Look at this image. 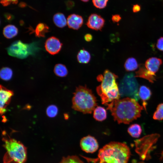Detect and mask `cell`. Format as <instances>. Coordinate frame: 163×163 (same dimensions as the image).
I'll list each match as a JSON object with an SVG mask.
<instances>
[{
    "instance_id": "6da1fadb",
    "label": "cell",
    "mask_w": 163,
    "mask_h": 163,
    "mask_svg": "<svg viewBox=\"0 0 163 163\" xmlns=\"http://www.w3.org/2000/svg\"><path fill=\"white\" fill-rule=\"evenodd\" d=\"M118 123L129 124L141 116L143 107L134 99L126 97L105 104Z\"/></svg>"
},
{
    "instance_id": "7a4b0ae2",
    "label": "cell",
    "mask_w": 163,
    "mask_h": 163,
    "mask_svg": "<svg viewBox=\"0 0 163 163\" xmlns=\"http://www.w3.org/2000/svg\"><path fill=\"white\" fill-rule=\"evenodd\" d=\"M130 155V149L126 144L112 142L99 150L96 158L82 156L93 163H127Z\"/></svg>"
},
{
    "instance_id": "3957f363",
    "label": "cell",
    "mask_w": 163,
    "mask_h": 163,
    "mask_svg": "<svg viewBox=\"0 0 163 163\" xmlns=\"http://www.w3.org/2000/svg\"><path fill=\"white\" fill-rule=\"evenodd\" d=\"M118 76L108 69L103 75H100L97 78L101 84L96 88V91L100 96L102 103L106 104L120 99V94L119 86L116 82Z\"/></svg>"
},
{
    "instance_id": "277c9868",
    "label": "cell",
    "mask_w": 163,
    "mask_h": 163,
    "mask_svg": "<svg viewBox=\"0 0 163 163\" xmlns=\"http://www.w3.org/2000/svg\"><path fill=\"white\" fill-rule=\"evenodd\" d=\"M72 108L84 114L91 113L97 106L96 97L92 91L86 86H79L73 93Z\"/></svg>"
},
{
    "instance_id": "5b68a950",
    "label": "cell",
    "mask_w": 163,
    "mask_h": 163,
    "mask_svg": "<svg viewBox=\"0 0 163 163\" xmlns=\"http://www.w3.org/2000/svg\"><path fill=\"white\" fill-rule=\"evenodd\" d=\"M3 146L6 150L3 163H25L27 158L26 147L21 142L11 138L3 137Z\"/></svg>"
},
{
    "instance_id": "8992f818",
    "label": "cell",
    "mask_w": 163,
    "mask_h": 163,
    "mask_svg": "<svg viewBox=\"0 0 163 163\" xmlns=\"http://www.w3.org/2000/svg\"><path fill=\"white\" fill-rule=\"evenodd\" d=\"M40 49L38 42L27 43L20 40L14 41L6 48L8 55L20 59H25L30 55H34Z\"/></svg>"
},
{
    "instance_id": "52a82bcc",
    "label": "cell",
    "mask_w": 163,
    "mask_h": 163,
    "mask_svg": "<svg viewBox=\"0 0 163 163\" xmlns=\"http://www.w3.org/2000/svg\"><path fill=\"white\" fill-rule=\"evenodd\" d=\"M135 77L132 73L126 74L120 81L118 86L121 96L133 98L137 101L139 99V84Z\"/></svg>"
},
{
    "instance_id": "ba28073f",
    "label": "cell",
    "mask_w": 163,
    "mask_h": 163,
    "mask_svg": "<svg viewBox=\"0 0 163 163\" xmlns=\"http://www.w3.org/2000/svg\"><path fill=\"white\" fill-rule=\"evenodd\" d=\"M80 147L82 150L88 153H93L98 149L99 145L96 139L88 135L82 138L80 142Z\"/></svg>"
},
{
    "instance_id": "9c48e42d",
    "label": "cell",
    "mask_w": 163,
    "mask_h": 163,
    "mask_svg": "<svg viewBox=\"0 0 163 163\" xmlns=\"http://www.w3.org/2000/svg\"><path fill=\"white\" fill-rule=\"evenodd\" d=\"M62 44L59 40L54 36L48 38L45 43L46 51L51 55L57 54L61 50Z\"/></svg>"
},
{
    "instance_id": "30bf717a",
    "label": "cell",
    "mask_w": 163,
    "mask_h": 163,
    "mask_svg": "<svg viewBox=\"0 0 163 163\" xmlns=\"http://www.w3.org/2000/svg\"><path fill=\"white\" fill-rule=\"evenodd\" d=\"M0 94V114L2 115L5 112V108L10 103L11 98L14 94L12 91L1 85Z\"/></svg>"
},
{
    "instance_id": "8fae6325",
    "label": "cell",
    "mask_w": 163,
    "mask_h": 163,
    "mask_svg": "<svg viewBox=\"0 0 163 163\" xmlns=\"http://www.w3.org/2000/svg\"><path fill=\"white\" fill-rule=\"evenodd\" d=\"M105 20L100 15L92 14L89 17L86 25L89 28L96 30H101L103 27Z\"/></svg>"
},
{
    "instance_id": "7c38bea8",
    "label": "cell",
    "mask_w": 163,
    "mask_h": 163,
    "mask_svg": "<svg viewBox=\"0 0 163 163\" xmlns=\"http://www.w3.org/2000/svg\"><path fill=\"white\" fill-rule=\"evenodd\" d=\"M67 24L71 29L77 30L80 28L83 23L82 17L78 14H73L68 16L67 18Z\"/></svg>"
},
{
    "instance_id": "4fadbf2b",
    "label": "cell",
    "mask_w": 163,
    "mask_h": 163,
    "mask_svg": "<svg viewBox=\"0 0 163 163\" xmlns=\"http://www.w3.org/2000/svg\"><path fill=\"white\" fill-rule=\"evenodd\" d=\"M162 63V61L161 59L156 57H151L146 61L145 67L149 71L155 73L158 71Z\"/></svg>"
},
{
    "instance_id": "5bb4252c",
    "label": "cell",
    "mask_w": 163,
    "mask_h": 163,
    "mask_svg": "<svg viewBox=\"0 0 163 163\" xmlns=\"http://www.w3.org/2000/svg\"><path fill=\"white\" fill-rule=\"evenodd\" d=\"M135 76L146 79L151 83H153L156 79L155 73L149 71L143 66L139 67V70L136 72Z\"/></svg>"
},
{
    "instance_id": "9a60e30c",
    "label": "cell",
    "mask_w": 163,
    "mask_h": 163,
    "mask_svg": "<svg viewBox=\"0 0 163 163\" xmlns=\"http://www.w3.org/2000/svg\"><path fill=\"white\" fill-rule=\"evenodd\" d=\"M151 94L152 93L150 89L145 86H141L139 88L138 95L142 101L143 106L145 110L147 104L146 101L150 99Z\"/></svg>"
},
{
    "instance_id": "2e32d148",
    "label": "cell",
    "mask_w": 163,
    "mask_h": 163,
    "mask_svg": "<svg viewBox=\"0 0 163 163\" xmlns=\"http://www.w3.org/2000/svg\"><path fill=\"white\" fill-rule=\"evenodd\" d=\"M18 28L14 25L8 24L3 28V34L4 37L8 39H11L17 35Z\"/></svg>"
},
{
    "instance_id": "e0dca14e",
    "label": "cell",
    "mask_w": 163,
    "mask_h": 163,
    "mask_svg": "<svg viewBox=\"0 0 163 163\" xmlns=\"http://www.w3.org/2000/svg\"><path fill=\"white\" fill-rule=\"evenodd\" d=\"M93 117L96 120L102 121L105 120L107 117L106 110L101 106L96 107L93 111Z\"/></svg>"
},
{
    "instance_id": "ac0fdd59",
    "label": "cell",
    "mask_w": 163,
    "mask_h": 163,
    "mask_svg": "<svg viewBox=\"0 0 163 163\" xmlns=\"http://www.w3.org/2000/svg\"><path fill=\"white\" fill-rule=\"evenodd\" d=\"M53 19L55 25L59 28L64 27L67 24V20L62 13H58L55 14Z\"/></svg>"
},
{
    "instance_id": "d6986e66",
    "label": "cell",
    "mask_w": 163,
    "mask_h": 163,
    "mask_svg": "<svg viewBox=\"0 0 163 163\" xmlns=\"http://www.w3.org/2000/svg\"><path fill=\"white\" fill-rule=\"evenodd\" d=\"M49 27L43 23H40L36 27L34 30L35 35L36 37H44L46 33L49 32Z\"/></svg>"
},
{
    "instance_id": "ffe728a7",
    "label": "cell",
    "mask_w": 163,
    "mask_h": 163,
    "mask_svg": "<svg viewBox=\"0 0 163 163\" xmlns=\"http://www.w3.org/2000/svg\"><path fill=\"white\" fill-rule=\"evenodd\" d=\"M90 53L85 49H82L78 52L77 55V59L78 62L81 63H88L91 59Z\"/></svg>"
},
{
    "instance_id": "44dd1931",
    "label": "cell",
    "mask_w": 163,
    "mask_h": 163,
    "mask_svg": "<svg viewBox=\"0 0 163 163\" xmlns=\"http://www.w3.org/2000/svg\"><path fill=\"white\" fill-rule=\"evenodd\" d=\"M128 132L132 137H139L142 132L141 126L138 124H133L131 125L128 129Z\"/></svg>"
},
{
    "instance_id": "7402d4cb",
    "label": "cell",
    "mask_w": 163,
    "mask_h": 163,
    "mask_svg": "<svg viewBox=\"0 0 163 163\" xmlns=\"http://www.w3.org/2000/svg\"><path fill=\"white\" fill-rule=\"evenodd\" d=\"M124 67L126 71H131L136 69L138 67V65L135 59L130 57L126 60Z\"/></svg>"
},
{
    "instance_id": "603a6c76",
    "label": "cell",
    "mask_w": 163,
    "mask_h": 163,
    "mask_svg": "<svg viewBox=\"0 0 163 163\" xmlns=\"http://www.w3.org/2000/svg\"><path fill=\"white\" fill-rule=\"evenodd\" d=\"M54 72L56 75L60 77H65L68 73L66 67L62 64H58L55 65Z\"/></svg>"
},
{
    "instance_id": "cb8c5ba5",
    "label": "cell",
    "mask_w": 163,
    "mask_h": 163,
    "mask_svg": "<svg viewBox=\"0 0 163 163\" xmlns=\"http://www.w3.org/2000/svg\"><path fill=\"white\" fill-rule=\"evenodd\" d=\"M13 75L12 70L8 67H3L0 71L1 78L4 81L10 80L12 78Z\"/></svg>"
},
{
    "instance_id": "d4e9b609",
    "label": "cell",
    "mask_w": 163,
    "mask_h": 163,
    "mask_svg": "<svg viewBox=\"0 0 163 163\" xmlns=\"http://www.w3.org/2000/svg\"><path fill=\"white\" fill-rule=\"evenodd\" d=\"M59 163H84L76 155L68 156L63 157Z\"/></svg>"
},
{
    "instance_id": "484cf974",
    "label": "cell",
    "mask_w": 163,
    "mask_h": 163,
    "mask_svg": "<svg viewBox=\"0 0 163 163\" xmlns=\"http://www.w3.org/2000/svg\"><path fill=\"white\" fill-rule=\"evenodd\" d=\"M153 118L155 120H163V103L160 104L158 105L156 110L153 114Z\"/></svg>"
},
{
    "instance_id": "4316f807",
    "label": "cell",
    "mask_w": 163,
    "mask_h": 163,
    "mask_svg": "<svg viewBox=\"0 0 163 163\" xmlns=\"http://www.w3.org/2000/svg\"><path fill=\"white\" fill-rule=\"evenodd\" d=\"M58 109L57 107L54 105L49 106L46 110L47 115L49 117H53L57 114Z\"/></svg>"
},
{
    "instance_id": "83f0119b",
    "label": "cell",
    "mask_w": 163,
    "mask_h": 163,
    "mask_svg": "<svg viewBox=\"0 0 163 163\" xmlns=\"http://www.w3.org/2000/svg\"><path fill=\"white\" fill-rule=\"evenodd\" d=\"M108 0H92L94 5L97 8L103 9L107 6Z\"/></svg>"
},
{
    "instance_id": "f1b7e54d",
    "label": "cell",
    "mask_w": 163,
    "mask_h": 163,
    "mask_svg": "<svg viewBox=\"0 0 163 163\" xmlns=\"http://www.w3.org/2000/svg\"><path fill=\"white\" fill-rule=\"evenodd\" d=\"M1 3L4 6H7L12 4H15L17 3L18 0H0Z\"/></svg>"
},
{
    "instance_id": "f546056e",
    "label": "cell",
    "mask_w": 163,
    "mask_h": 163,
    "mask_svg": "<svg viewBox=\"0 0 163 163\" xmlns=\"http://www.w3.org/2000/svg\"><path fill=\"white\" fill-rule=\"evenodd\" d=\"M156 46L158 49L163 51V37H161L158 40Z\"/></svg>"
},
{
    "instance_id": "4dcf8cb0",
    "label": "cell",
    "mask_w": 163,
    "mask_h": 163,
    "mask_svg": "<svg viewBox=\"0 0 163 163\" xmlns=\"http://www.w3.org/2000/svg\"><path fill=\"white\" fill-rule=\"evenodd\" d=\"M121 17L119 14H115L112 16V20L113 22H118L121 20Z\"/></svg>"
},
{
    "instance_id": "1f68e13d",
    "label": "cell",
    "mask_w": 163,
    "mask_h": 163,
    "mask_svg": "<svg viewBox=\"0 0 163 163\" xmlns=\"http://www.w3.org/2000/svg\"><path fill=\"white\" fill-rule=\"evenodd\" d=\"M141 6L138 4L134 5L133 7V11L134 13H136L139 11L141 10Z\"/></svg>"
},
{
    "instance_id": "d6a6232c",
    "label": "cell",
    "mask_w": 163,
    "mask_h": 163,
    "mask_svg": "<svg viewBox=\"0 0 163 163\" xmlns=\"http://www.w3.org/2000/svg\"><path fill=\"white\" fill-rule=\"evenodd\" d=\"M93 39V37L91 34H87L84 36V39L87 42L91 41Z\"/></svg>"
},
{
    "instance_id": "836d02e7",
    "label": "cell",
    "mask_w": 163,
    "mask_h": 163,
    "mask_svg": "<svg viewBox=\"0 0 163 163\" xmlns=\"http://www.w3.org/2000/svg\"><path fill=\"white\" fill-rule=\"evenodd\" d=\"M80 0L85 2H87L89 1V0Z\"/></svg>"
}]
</instances>
